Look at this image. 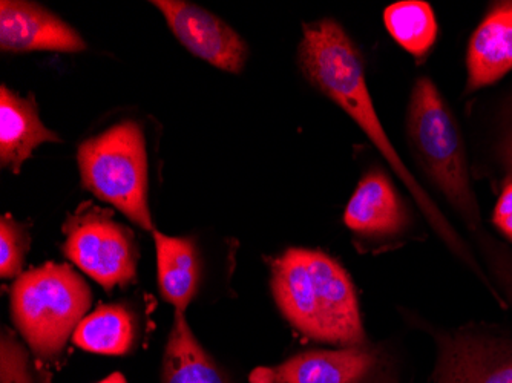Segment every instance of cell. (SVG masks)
I'll return each instance as SVG.
<instances>
[{"label": "cell", "instance_id": "obj_1", "mask_svg": "<svg viewBox=\"0 0 512 383\" xmlns=\"http://www.w3.org/2000/svg\"><path fill=\"white\" fill-rule=\"evenodd\" d=\"M299 66L307 80L336 103L370 138L391 169L404 181L433 229L486 282L482 270L474 262L465 244L460 241L459 235L445 220L424 187L408 171L390 138L385 134L381 118L368 91L361 54L344 28L332 19L306 25L299 45Z\"/></svg>", "mask_w": 512, "mask_h": 383}, {"label": "cell", "instance_id": "obj_2", "mask_svg": "<svg viewBox=\"0 0 512 383\" xmlns=\"http://www.w3.org/2000/svg\"><path fill=\"white\" fill-rule=\"evenodd\" d=\"M273 298L284 318L307 338L329 344H365L355 285L329 255L289 249L272 266Z\"/></svg>", "mask_w": 512, "mask_h": 383}, {"label": "cell", "instance_id": "obj_3", "mask_svg": "<svg viewBox=\"0 0 512 383\" xmlns=\"http://www.w3.org/2000/svg\"><path fill=\"white\" fill-rule=\"evenodd\" d=\"M407 132L417 163L440 194L467 221L471 232L479 236L483 250L493 258V269L503 284L502 289L512 301V270L500 261L497 256L500 250L483 232L459 125L439 89L428 77L417 80L411 92Z\"/></svg>", "mask_w": 512, "mask_h": 383}, {"label": "cell", "instance_id": "obj_4", "mask_svg": "<svg viewBox=\"0 0 512 383\" xmlns=\"http://www.w3.org/2000/svg\"><path fill=\"white\" fill-rule=\"evenodd\" d=\"M11 316L17 331L40 357L62 353L91 307L85 279L69 266L46 262L22 273L10 290Z\"/></svg>", "mask_w": 512, "mask_h": 383}, {"label": "cell", "instance_id": "obj_5", "mask_svg": "<svg viewBox=\"0 0 512 383\" xmlns=\"http://www.w3.org/2000/svg\"><path fill=\"white\" fill-rule=\"evenodd\" d=\"M82 184L99 200L145 230H152L148 204V155L140 125L131 120L112 126L79 146Z\"/></svg>", "mask_w": 512, "mask_h": 383}, {"label": "cell", "instance_id": "obj_6", "mask_svg": "<svg viewBox=\"0 0 512 383\" xmlns=\"http://www.w3.org/2000/svg\"><path fill=\"white\" fill-rule=\"evenodd\" d=\"M63 253L83 273L111 292L126 287L137 275L134 233L112 220L111 212L82 206L63 226Z\"/></svg>", "mask_w": 512, "mask_h": 383}, {"label": "cell", "instance_id": "obj_7", "mask_svg": "<svg viewBox=\"0 0 512 383\" xmlns=\"http://www.w3.org/2000/svg\"><path fill=\"white\" fill-rule=\"evenodd\" d=\"M252 383H399L401 373L384 348L352 345L304 351L276 367L253 371Z\"/></svg>", "mask_w": 512, "mask_h": 383}, {"label": "cell", "instance_id": "obj_8", "mask_svg": "<svg viewBox=\"0 0 512 383\" xmlns=\"http://www.w3.org/2000/svg\"><path fill=\"white\" fill-rule=\"evenodd\" d=\"M436 383H512V339L488 331L437 336Z\"/></svg>", "mask_w": 512, "mask_h": 383}, {"label": "cell", "instance_id": "obj_9", "mask_svg": "<svg viewBox=\"0 0 512 383\" xmlns=\"http://www.w3.org/2000/svg\"><path fill=\"white\" fill-rule=\"evenodd\" d=\"M181 45L194 56L226 73L238 74L246 65L247 45L237 31L209 11L184 0H154Z\"/></svg>", "mask_w": 512, "mask_h": 383}, {"label": "cell", "instance_id": "obj_10", "mask_svg": "<svg viewBox=\"0 0 512 383\" xmlns=\"http://www.w3.org/2000/svg\"><path fill=\"white\" fill-rule=\"evenodd\" d=\"M0 48L8 53H82L85 40L60 17L34 2H0Z\"/></svg>", "mask_w": 512, "mask_h": 383}, {"label": "cell", "instance_id": "obj_11", "mask_svg": "<svg viewBox=\"0 0 512 383\" xmlns=\"http://www.w3.org/2000/svg\"><path fill=\"white\" fill-rule=\"evenodd\" d=\"M344 223L368 241L398 238L407 230L408 215L393 183L381 171L362 178L348 201Z\"/></svg>", "mask_w": 512, "mask_h": 383}, {"label": "cell", "instance_id": "obj_12", "mask_svg": "<svg viewBox=\"0 0 512 383\" xmlns=\"http://www.w3.org/2000/svg\"><path fill=\"white\" fill-rule=\"evenodd\" d=\"M467 91L493 85L512 69V2L497 4L471 36Z\"/></svg>", "mask_w": 512, "mask_h": 383}, {"label": "cell", "instance_id": "obj_13", "mask_svg": "<svg viewBox=\"0 0 512 383\" xmlns=\"http://www.w3.org/2000/svg\"><path fill=\"white\" fill-rule=\"evenodd\" d=\"M59 137L40 122L33 95L20 97L7 86L0 88V164L19 174L22 164L42 143H59Z\"/></svg>", "mask_w": 512, "mask_h": 383}, {"label": "cell", "instance_id": "obj_14", "mask_svg": "<svg viewBox=\"0 0 512 383\" xmlns=\"http://www.w3.org/2000/svg\"><path fill=\"white\" fill-rule=\"evenodd\" d=\"M157 275L161 296L184 311L197 295L201 278L200 256L191 238H178L154 230Z\"/></svg>", "mask_w": 512, "mask_h": 383}, {"label": "cell", "instance_id": "obj_15", "mask_svg": "<svg viewBox=\"0 0 512 383\" xmlns=\"http://www.w3.org/2000/svg\"><path fill=\"white\" fill-rule=\"evenodd\" d=\"M161 382L232 383L201 347L184 318V311H175L174 325L163 357Z\"/></svg>", "mask_w": 512, "mask_h": 383}, {"label": "cell", "instance_id": "obj_16", "mask_svg": "<svg viewBox=\"0 0 512 383\" xmlns=\"http://www.w3.org/2000/svg\"><path fill=\"white\" fill-rule=\"evenodd\" d=\"M135 341L131 311L123 305H102L85 316L73 334V342L89 353L123 356Z\"/></svg>", "mask_w": 512, "mask_h": 383}, {"label": "cell", "instance_id": "obj_17", "mask_svg": "<svg viewBox=\"0 0 512 383\" xmlns=\"http://www.w3.org/2000/svg\"><path fill=\"white\" fill-rule=\"evenodd\" d=\"M384 22L390 36L413 56H424L436 43L439 28L427 2L404 0L390 5Z\"/></svg>", "mask_w": 512, "mask_h": 383}, {"label": "cell", "instance_id": "obj_18", "mask_svg": "<svg viewBox=\"0 0 512 383\" xmlns=\"http://www.w3.org/2000/svg\"><path fill=\"white\" fill-rule=\"evenodd\" d=\"M30 249V233L22 224L4 217L0 221V276L19 278L23 262Z\"/></svg>", "mask_w": 512, "mask_h": 383}, {"label": "cell", "instance_id": "obj_19", "mask_svg": "<svg viewBox=\"0 0 512 383\" xmlns=\"http://www.w3.org/2000/svg\"><path fill=\"white\" fill-rule=\"evenodd\" d=\"M0 383H36L27 348L7 328L0 342Z\"/></svg>", "mask_w": 512, "mask_h": 383}, {"label": "cell", "instance_id": "obj_20", "mask_svg": "<svg viewBox=\"0 0 512 383\" xmlns=\"http://www.w3.org/2000/svg\"><path fill=\"white\" fill-rule=\"evenodd\" d=\"M493 220L497 229L512 241V181L503 189L497 201Z\"/></svg>", "mask_w": 512, "mask_h": 383}, {"label": "cell", "instance_id": "obj_21", "mask_svg": "<svg viewBox=\"0 0 512 383\" xmlns=\"http://www.w3.org/2000/svg\"><path fill=\"white\" fill-rule=\"evenodd\" d=\"M505 164L506 171H508V177L512 181V138L508 141V146L505 149Z\"/></svg>", "mask_w": 512, "mask_h": 383}, {"label": "cell", "instance_id": "obj_22", "mask_svg": "<svg viewBox=\"0 0 512 383\" xmlns=\"http://www.w3.org/2000/svg\"><path fill=\"white\" fill-rule=\"evenodd\" d=\"M99 383H128L126 382L125 376L122 373H114L111 376L103 379L102 382Z\"/></svg>", "mask_w": 512, "mask_h": 383}]
</instances>
